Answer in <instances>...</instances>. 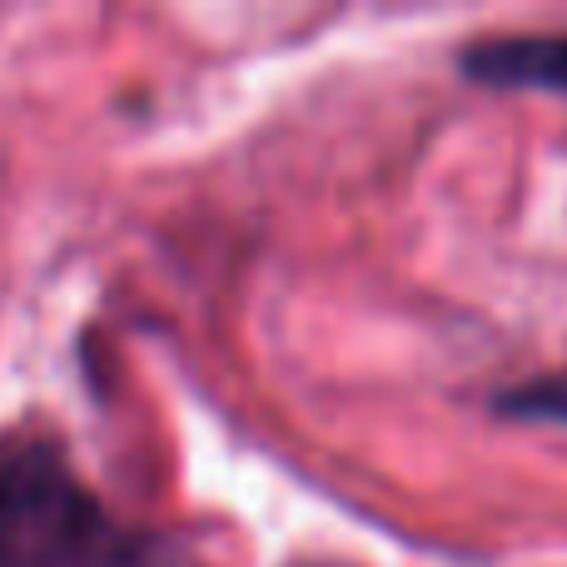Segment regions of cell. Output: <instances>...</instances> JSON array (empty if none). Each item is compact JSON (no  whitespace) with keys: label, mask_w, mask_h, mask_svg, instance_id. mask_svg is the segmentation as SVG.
Segmentation results:
<instances>
[{"label":"cell","mask_w":567,"mask_h":567,"mask_svg":"<svg viewBox=\"0 0 567 567\" xmlns=\"http://www.w3.org/2000/svg\"><path fill=\"white\" fill-rule=\"evenodd\" d=\"M498 413L523 419V423H558V429H567V373L528 379L518 389L498 393Z\"/></svg>","instance_id":"cell-3"},{"label":"cell","mask_w":567,"mask_h":567,"mask_svg":"<svg viewBox=\"0 0 567 567\" xmlns=\"http://www.w3.org/2000/svg\"><path fill=\"white\" fill-rule=\"evenodd\" d=\"M145 553L115 528L75 473L45 449L0 463V567H140Z\"/></svg>","instance_id":"cell-1"},{"label":"cell","mask_w":567,"mask_h":567,"mask_svg":"<svg viewBox=\"0 0 567 567\" xmlns=\"http://www.w3.org/2000/svg\"><path fill=\"white\" fill-rule=\"evenodd\" d=\"M478 85L498 90H558L567 95V35H498L463 55Z\"/></svg>","instance_id":"cell-2"}]
</instances>
